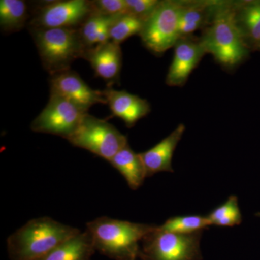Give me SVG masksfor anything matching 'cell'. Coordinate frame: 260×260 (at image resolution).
Segmentation results:
<instances>
[{
  "label": "cell",
  "mask_w": 260,
  "mask_h": 260,
  "mask_svg": "<svg viewBox=\"0 0 260 260\" xmlns=\"http://www.w3.org/2000/svg\"><path fill=\"white\" fill-rule=\"evenodd\" d=\"M28 6L23 0L0 1V26L5 32H17L25 26Z\"/></svg>",
  "instance_id": "obj_18"
},
{
  "label": "cell",
  "mask_w": 260,
  "mask_h": 260,
  "mask_svg": "<svg viewBox=\"0 0 260 260\" xmlns=\"http://www.w3.org/2000/svg\"><path fill=\"white\" fill-rule=\"evenodd\" d=\"M203 232L175 234L156 229L142 242L140 260H201L200 239Z\"/></svg>",
  "instance_id": "obj_6"
},
{
  "label": "cell",
  "mask_w": 260,
  "mask_h": 260,
  "mask_svg": "<svg viewBox=\"0 0 260 260\" xmlns=\"http://www.w3.org/2000/svg\"><path fill=\"white\" fill-rule=\"evenodd\" d=\"M206 52L202 42L178 41L174 49L172 63L168 72L167 85L170 86L184 85Z\"/></svg>",
  "instance_id": "obj_12"
},
{
  "label": "cell",
  "mask_w": 260,
  "mask_h": 260,
  "mask_svg": "<svg viewBox=\"0 0 260 260\" xmlns=\"http://www.w3.org/2000/svg\"><path fill=\"white\" fill-rule=\"evenodd\" d=\"M80 232L49 217L32 219L8 237V255L10 260H40Z\"/></svg>",
  "instance_id": "obj_1"
},
{
  "label": "cell",
  "mask_w": 260,
  "mask_h": 260,
  "mask_svg": "<svg viewBox=\"0 0 260 260\" xmlns=\"http://www.w3.org/2000/svg\"><path fill=\"white\" fill-rule=\"evenodd\" d=\"M211 4H184L179 17V32L180 38L189 35L199 29L204 23L206 10Z\"/></svg>",
  "instance_id": "obj_22"
},
{
  "label": "cell",
  "mask_w": 260,
  "mask_h": 260,
  "mask_svg": "<svg viewBox=\"0 0 260 260\" xmlns=\"http://www.w3.org/2000/svg\"><path fill=\"white\" fill-rule=\"evenodd\" d=\"M145 21L133 15H125L116 19L110 28V41L120 44L132 36L140 34Z\"/></svg>",
  "instance_id": "obj_23"
},
{
  "label": "cell",
  "mask_w": 260,
  "mask_h": 260,
  "mask_svg": "<svg viewBox=\"0 0 260 260\" xmlns=\"http://www.w3.org/2000/svg\"><path fill=\"white\" fill-rule=\"evenodd\" d=\"M92 13L90 1L49 2L38 10L30 25L32 28H79Z\"/></svg>",
  "instance_id": "obj_9"
},
{
  "label": "cell",
  "mask_w": 260,
  "mask_h": 260,
  "mask_svg": "<svg viewBox=\"0 0 260 260\" xmlns=\"http://www.w3.org/2000/svg\"><path fill=\"white\" fill-rule=\"evenodd\" d=\"M124 177L130 189L136 190L143 185L146 171L140 153H136L132 150L129 144L113 157L109 161Z\"/></svg>",
  "instance_id": "obj_15"
},
{
  "label": "cell",
  "mask_w": 260,
  "mask_h": 260,
  "mask_svg": "<svg viewBox=\"0 0 260 260\" xmlns=\"http://www.w3.org/2000/svg\"><path fill=\"white\" fill-rule=\"evenodd\" d=\"M256 216H259V217H260V213H256Z\"/></svg>",
  "instance_id": "obj_26"
},
{
  "label": "cell",
  "mask_w": 260,
  "mask_h": 260,
  "mask_svg": "<svg viewBox=\"0 0 260 260\" xmlns=\"http://www.w3.org/2000/svg\"><path fill=\"white\" fill-rule=\"evenodd\" d=\"M50 88L51 93L68 99L85 113L95 104H107L104 90L90 88L78 73L70 70L51 76Z\"/></svg>",
  "instance_id": "obj_10"
},
{
  "label": "cell",
  "mask_w": 260,
  "mask_h": 260,
  "mask_svg": "<svg viewBox=\"0 0 260 260\" xmlns=\"http://www.w3.org/2000/svg\"><path fill=\"white\" fill-rule=\"evenodd\" d=\"M210 225L232 227L240 225L242 215L239 209L238 198L232 195L223 204L219 205L207 216Z\"/></svg>",
  "instance_id": "obj_20"
},
{
  "label": "cell",
  "mask_w": 260,
  "mask_h": 260,
  "mask_svg": "<svg viewBox=\"0 0 260 260\" xmlns=\"http://www.w3.org/2000/svg\"><path fill=\"white\" fill-rule=\"evenodd\" d=\"M201 42L207 52L222 64L233 66L240 62L246 56V49L236 20L235 8L215 7L211 26Z\"/></svg>",
  "instance_id": "obj_4"
},
{
  "label": "cell",
  "mask_w": 260,
  "mask_h": 260,
  "mask_svg": "<svg viewBox=\"0 0 260 260\" xmlns=\"http://www.w3.org/2000/svg\"><path fill=\"white\" fill-rule=\"evenodd\" d=\"M183 5L177 2L161 1L145 20L140 36L149 50L160 54L177 44L180 39L179 23Z\"/></svg>",
  "instance_id": "obj_7"
},
{
  "label": "cell",
  "mask_w": 260,
  "mask_h": 260,
  "mask_svg": "<svg viewBox=\"0 0 260 260\" xmlns=\"http://www.w3.org/2000/svg\"><path fill=\"white\" fill-rule=\"evenodd\" d=\"M67 140L74 146L88 150L109 162L128 145L127 138L115 126L88 113L84 115L76 131Z\"/></svg>",
  "instance_id": "obj_5"
},
{
  "label": "cell",
  "mask_w": 260,
  "mask_h": 260,
  "mask_svg": "<svg viewBox=\"0 0 260 260\" xmlns=\"http://www.w3.org/2000/svg\"><path fill=\"white\" fill-rule=\"evenodd\" d=\"M90 3L92 15L116 18L128 15L125 0H94Z\"/></svg>",
  "instance_id": "obj_24"
},
{
  "label": "cell",
  "mask_w": 260,
  "mask_h": 260,
  "mask_svg": "<svg viewBox=\"0 0 260 260\" xmlns=\"http://www.w3.org/2000/svg\"><path fill=\"white\" fill-rule=\"evenodd\" d=\"M184 131L185 126L182 124H179L170 135L159 142L158 144L147 151L140 153L144 164L147 178L159 172H174L172 168L173 155Z\"/></svg>",
  "instance_id": "obj_14"
},
{
  "label": "cell",
  "mask_w": 260,
  "mask_h": 260,
  "mask_svg": "<svg viewBox=\"0 0 260 260\" xmlns=\"http://www.w3.org/2000/svg\"><path fill=\"white\" fill-rule=\"evenodd\" d=\"M128 15L147 20L160 5L158 0H125Z\"/></svg>",
  "instance_id": "obj_25"
},
{
  "label": "cell",
  "mask_w": 260,
  "mask_h": 260,
  "mask_svg": "<svg viewBox=\"0 0 260 260\" xmlns=\"http://www.w3.org/2000/svg\"><path fill=\"white\" fill-rule=\"evenodd\" d=\"M210 225L207 216L201 215H186L176 216L168 219L158 229L162 232L175 234H193L203 232Z\"/></svg>",
  "instance_id": "obj_21"
},
{
  "label": "cell",
  "mask_w": 260,
  "mask_h": 260,
  "mask_svg": "<svg viewBox=\"0 0 260 260\" xmlns=\"http://www.w3.org/2000/svg\"><path fill=\"white\" fill-rule=\"evenodd\" d=\"M95 251L115 260L139 258L140 242L157 225L100 217L87 223Z\"/></svg>",
  "instance_id": "obj_2"
},
{
  "label": "cell",
  "mask_w": 260,
  "mask_h": 260,
  "mask_svg": "<svg viewBox=\"0 0 260 260\" xmlns=\"http://www.w3.org/2000/svg\"><path fill=\"white\" fill-rule=\"evenodd\" d=\"M259 46H260V43H259Z\"/></svg>",
  "instance_id": "obj_27"
},
{
  "label": "cell",
  "mask_w": 260,
  "mask_h": 260,
  "mask_svg": "<svg viewBox=\"0 0 260 260\" xmlns=\"http://www.w3.org/2000/svg\"><path fill=\"white\" fill-rule=\"evenodd\" d=\"M112 116L119 118L128 127H132L150 112L148 101L125 90H116L108 87L104 90Z\"/></svg>",
  "instance_id": "obj_13"
},
{
  "label": "cell",
  "mask_w": 260,
  "mask_h": 260,
  "mask_svg": "<svg viewBox=\"0 0 260 260\" xmlns=\"http://www.w3.org/2000/svg\"><path fill=\"white\" fill-rule=\"evenodd\" d=\"M83 58L89 61L97 77L105 80L109 87L119 79L122 54L120 45L109 42L86 49Z\"/></svg>",
  "instance_id": "obj_11"
},
{
  "label": "cell",
  "mask_w": 260,
  "mask_h": 260,
  "mask_svg": "<svg viewBox=\"0 0 260 260\" xmlns=\"http://www.w3.org/2000/svg\"><path fill=\"white\" fill-rule=\"evenodd\" d=\"M95 252L92 238L85 230L70 238L40 260H92Z\"/></svg>",
  "instance_id": "obj_16"
},
{
  "label": "cell",
  "mask_w": 260,
  "mask_h": 260,
  "mask_svg": "<svg viewBox=\"0 0 260 260\" xmlns=\"http://www.w3.org/2000/svg\"><path fill=\"white\" fill-rule=\"evenodd\" d=\"M117 18L90 15L78 28L85 49L110 41V28Z\"/></svg>",
  "instance_id": "obj_17"
},
{
  "label": "cell",
  "mask_w": 260,
  "mask_h": 260,
  "mask_svg": "<svg viewBox=\"0 0 260 260\" xmlns=\"http://www.w3.org/2000/svg\"><path fill=\"white\" fill-rule=\"evenodd\" d=\"M31 32L43 66L51 76L70 70L86 50L78 28H32Z\"/></svg>",
  "instance_id": "obj_3"
},
{
  "label": "cell",
  "mask_w": 260,
  "mask_h": 260,
  "mask_svg": "<svg viewBox=\"0 0 260 260\" xmlns=\"http://www.w3.org/2000/svg\"><path fill=\"white\" fill-rule=\"evenodd\" d=\"M236 20L243 37L246 34L251 40L260 43V2L247 3L237 11Z\"/></svg>",
  "instance_id": "obj_19"
},
{
  "label": "cell",
  "mask_w": 260,
  "mask_h": 260,
  "mask_svg": "<svg viewBox=\"0 0 260 260\" xmlns=\"http://www.w3.org/2000/svg\"><path fill=\"white\" fill-rule=\"evenodd\" d=\"M85 114L68 99L50 92L49 102L32 121L30 128L36 133L57 135L67 140L78 129Z\"/></svg>",
  "instance_id": "obj_8"
}]
</instances>
